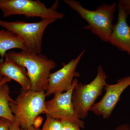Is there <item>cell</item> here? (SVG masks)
<instances>
[{
    "mask_svg": "<svg viewBox=\"0 0 130 130\" xmlns=\"http://www.w3.org/2000/svg\"><path fill=\"white\" fill-rule=\"evenodd\" d=\"M85 51V50H83L76 58L67 64L63 63L61 68L50 73L47 88L45 91L46 96L64 93L71 88L74 78L80 77V73L76 69Z\"/></svg>",
    "mask_w": 130,
    "mask_h": 130,
    "instance_id": "cell-8",
    "label": "cell"
},
{
    "mask_svg": "<svg viewBox=\"0 0 130 130\" xmlns=\"http://www.w3.org/2000/svg\"><path fill=\"white\" fill-rule=\"evenodd\" d=\"M46 119L42 128L40 130H61V121L46 115Z\"/></svg>",
    "mask_w": 130,
    "mask_h": 130,
    "instance_id": "cell-14",
    "label": "cell"
},
{
    "mask_svg": "<svg viewBox=\"0 0 130 130\" xmlns=\"http://www.w3.org/2000/svg\"><path fill=\"white\" fill-rule=\"evenodd\" d=\"M11 79L6 77H4L2 81L0 82V88L1 86L6 83H9L11 82Z\"/></svg>",
    "mask_w": 130,
    "mask_h": 130,
    "instance_id": "cell-20",
    "label": "cell"
},
{
    "mask_svg": "<svg viewBox=\"0 0 130 130\" xmlns=\"http://www.w3.org/2000/svg\"><path fill=\"white\" fill-rule=\"evenodd\" d=\"M114 130H129L128 125L126 124H123L117 126Z\"/></svg>",
    "mask_w": 130,
    "mask_h": 130,
    "instance_id": "cell-19",
    "label": "cell"
},
{
    "mask_svg": "<svg viewBox=\"0 0 130 130\" xmlns=\"http://www.w3.org/2000/svg\"><path fill=\"white\" fill-rule=\"evenodd\" d=\"M64 2L73 10L76 11L88 24L83 29L90 30L103 41L109 42L113 29L114 14L117 3H103L95 10L84 7L76 0H64Z\"/></svg>",
    "mask_w": 130,
    "mask_h": 130,
    "instance_id": "cell-1",
    "label": "cell"
},
{
    "mask_svg": "<svg viewBox=\"0 0 130 130\" xmlns=\"http://www.w3.org/2000/svg\"><path fill=\"white\" fill-rule=\"evenodd\" d=\"M12 123L7 119L0 118V130H9Z\"/></svg>",
    "mask_w": 130,
    "mask_h": 130,
    "instance_id": "cell-16",
    "label": "cell"
},
{
    "mask_svg": "<svg viewBox=\"0 0 130 130\" xmlns=\"http://www.w3.org/2000/svg\"><path fill=\"white\" fill-rule=\"evenodd\" d=\"M61 130H81L80 127L76 124L66 120H61Z\"/></svg>",
    "mask_w": 130,
    "mask_h": 130,
    "instance_id": "cell-15",
    "label": "cell"
},
{
    "mask_svg": "<svg viewBox=\"0 0 130 130\" xmlns=\"http://www.w3.org/2000/svg\"><path fill=\"white\" fill-rule=\"evenodd\" d=\"M9 130H23L18 124L14 122L12 123Z\"/></svg>",
    "mask_w": 130,
    "mask_h": 130,
    "instance_id": "cell-18",
    "label": "cell"
},
{
    "mask_svg": "<svg viewBox=\"0 0 130 130\" xmlns=\"http://www.w3.org/2000/svg\"><path fill=\"white\" fill-rule=\"evenodd\" d=\"M78 83V79L74 78L70 90L55 94L53 99L46 101V114L57 119L72 122L84 129L85 128V123L75 111L72 102L73 92Z\"/></svg>",
    "mask_w": 130,
    "mask_h": 130,
    "instance_id": "cell-7",
    "label": "cell"
},
{
    "mask_svg": "<svg viewBox=\"0 0 130 130\" xmlns=\"http://www.w3.org/2000/svg\"><path fill=\"white\" fill-rule=\"evenodd\" d=\"M45 91L22 89L19 94L9 102L15 123L22 129L28 130L33 126L35 120L40 114H46Z\"/></svg>",
    "mask_w": 130,
    "mask_h": 130,
    "instance_id": "cell-3",
    "label": "cell"
},
{
    "mask_svg": "<svg viewBox=\"0 0 130 130\" xmlns=\"http://www.w3.org/2000/svg\"><path fill=\"white\" fill-rule=\"evenodd\" d=\"M107 78L102 66H99L94 79L88 84L78 83L73 92L72 102L74 109L81 119L86 118L91 108L102 94Z\"/></svg>",
    "mask_w": 130,
    "mask_h": 130,
    "instance_id": "cell-4",
    "label": "cell"
},
{
    "mask_svg": "<svg viewBox=\"0 0 130 130\" xmlns=\"http://www.w3.org/2000/svg\"><path fill=\"white\" fill-rule=\"evenodd\" d=\"M9 94L10 89L8 83H6L0 88V118L7 119L13 123L15 119L9 105L13 100Z\"/></svg>",
    "mask_w": 130,
    "mask_h": 130,
    "instance_id": "cell-13",
    "label": "cell"
},
{
    "mask_svg": "<svg viewBox=\"0 0 130 130\" xmlns=\"http://www.w3.org/2000/svg\"><path fill=\"white\" fill-rule=\"evenodd\" d=\"M59 1L56 0L51 7L47 8L39 0H0V9L3 17L23 15L26 18L62 19L64 14L57 11Z\"/></svg>",
    "mask_w": 130,
    "mask_h": 130,
    "instance_id": "cell-5",
    "label": "cell"
},
{
    "mask_svg": "<svg viewBox=\"0 0 130 130\" xmlns=\"http://www.w3.org/2000/svg\"><path fill=\"white\" fill-rule=\"evenodd\" d=\"M5 55L25 68L31 83V90L46 91L51 70L57 67L56 62L46 55L28 50L19 52L9 51Z\"/></svg>",
    "mask_w": 130,
    "mask_h": 130,
    "instance_id": "cell-2",
    "label": "cell"
},
{
    "mask_svg": "<svg viewBox=\"0 0 130 130\" xmlns=\"http://www.w3.org/2000/svg\"><path fill=\"white\" fill-rule=\"evenodd\" d=\"M119 3L123 7L126 13L129 16L130 14V0H120Z\"/></svg>",
    "mask_w": 130,
    "mask_h": 130,
    "instance_id": "cell-17",
    "label": "cell"
},
{
    "mask_svg": "<svg viewBox=\"0 0 130 130\" xmlns=\"http://www.w3.org/2000/svg\"><path fill=\"white\" fill-rule=\"evenodd\" d=\"M56 20L54 19H41L38 22L27 23L0 19V26L17 35L23 42L28 51L39 54L41 53L42 40L45 29Z\"/></svg>",
    "mask_w": 130,
    "mask_h": 130,
    "instance_id": "cell-6",
    "label": "cell"
},
{
    "mask_svg": "<svg viewBox=\"0 0 130 130\" xmlns=\"http://www.w3.org/2000/svg\"><path fill=\"white\" fill-rule=\"evenodd\" d=\"M3 78H4V77L2 76V75H1V74H0V82H1V81H2Z\"/></svg>",
    "mask_w": 130,
    "mask_h": 130,
    "instance_id": "cell-22",
    "label": "cell"
},
{
    "mask_svg": "<svg viewBox=\"0 0 130 130\" xmlns=\"http://www.w3.org/2000/svg\"><path fill=\"white\" fill-rule=\"evenodd\" d=\"M4 61L0 62V74L18 83L22 89H31V83L25 68L19 64L9 56L5 55Z\"/></svg>",
    "mask_w": 130,
    "mask_h": 130,
    "instance_id": "cell-11",
    "label": "cell"
},
{
    "mask_svg": "<svg viewBox=\"0 0 130 130\" xmlns=\"http://www.w3.org/2000/svg\"><path fill=\"white\" fill-rule=\"evenodd\" d=\"M130 86V76L118 79L114 84H107L104 90L106 93L99 102L95 103L89 111L97 116L107 119L111 115L120 99L122 93Z\"/></svg>",
    "mask_w": 130,
    "mask_h": 130,
    "instance_id": "cell-9",
    "label": "cell"
},
{
    "mask_svg": "<svg viewBox=\"0 0 130 130\" xmlns=\"http://www.w3.org/2000/svg\"><path fill=\"white\" fill-rule=\"evenodd\" d=\"M128 129H129V130H130V123L128 125Z\"/></svg>",
    "mask_w": 130,
    "mask_h": 130,
    "instance_id": "cell-23",
    "label": "cell"
},
{
    "mask_svg": "<svg viewBox=\"0 0 130 130\" xmlns=\"http://www.w3.org/2000/svg\"><path fill=\"white\" fill-rule=\"evenodd\" d=\"M28 130H40V129H39L38 128H35V127H34L33 126H31V128H30Z\"/></svg>",
    "mask_w": 130,
    "mask_h": 130,
    "instance_id": "cell-21",
    "label": "cell"
},
{
    "mask_svg": "<svg viewBox=\"0 0 130 130\" xmlns=\"http://www.w3.org/2000/svg\"><path fill=\"white\" fill-rule=\"evenodd\" d=\"M117 6L118 21L114 24L108 43L130 56V25L127 21L128 16L120 4L118 3Z\"/></svg>",
    "mask_w": 130,
    "mask_h": 130,
    "instance_id": "cell-10",
    "label": "cell"
},
{
    "mask_svg": "<svg viewBox=\"0 0 130 130\" xmlns=\"http://www.w3.org/2000/svg\"><path fill=\"white\" fill-rule=\"evenodd\" d=\"M13 48L27 50L23 42L16 34L7 30H0V62L3 61L7 51Z\"/></svg>",
    "mask_w": 130,
    "mask_h": 130,
    "instance_id": "cell-12",
    "label": "cell"
}]
</instances>
